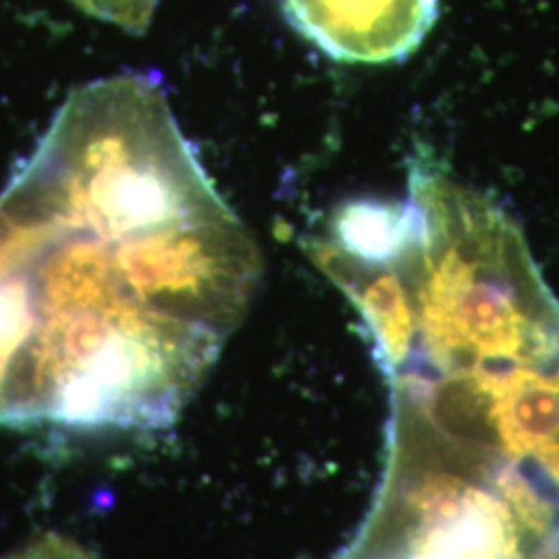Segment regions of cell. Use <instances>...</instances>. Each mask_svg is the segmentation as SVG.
<instances>
[{
	"mask_svg": "<svg viewBox=\"0 0 559 559\" xmlns=\"http://www.w3.org/2000/svg\"><path fill=\"white\" fill-rule=\"evenodd\" d=\"M9 559H96L78 543L62 539L59 535H44L38 540L25 545Z\"/></svg>",
	"mask_w": 559,
	"mask_h": 559,
	"instance_id": "4",
	"label": "cell"
},
{
	"mask_svg": "<svg viewBox=\"0 0 559 559\" xmlns=\"http://www.w3.org/2000/svg\"><path fill=\"white\" fill-rule=\"evenodd\" d=\"M288 23L340 62L408 59L440 17V0H282Z\"/></svg>",
	"mask_w": 559,
	"mask_h": 559,
	"instance_id": "2",
	"label": "cell"
},
{
	"mask_svg": "<svg viewBox=\"0 0 559 559\" xmlns=\"http://www.w3.org/2000/svg\"><path fill=\"white\" fill-rule=\"evenodd\" d=\"M147 226L83 203L23 207L15 247L34 328L4 390L0 420L160 427L195 392L224 338L143 295L131 249Z\"/></svg>",
	"mask_w": 559,
	"mask_h": 559,
	"instance_id": "1",
	"label": "cell"
},
{
	"mask_svg": "<svg viewBox=\"0 0 559 559\" xmlns=\"http://www.w3.org/2000/svg\"><path fill=\"white\" fill-rule=\"evenodd\" d=\"M90 17L119 25L124 32L143 34L156 11L158 0H71Z\"/></svg>",
	"mask_w": 559,
	"mask_h": 559,
	"instance_id": "3",
	"label": "cell"
}]
</instances>
